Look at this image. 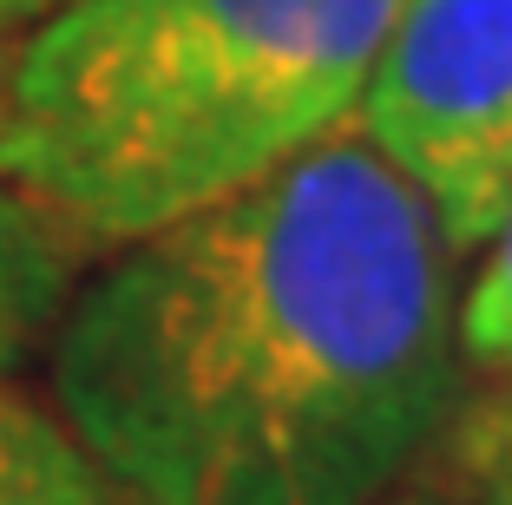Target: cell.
<instances>
[{
  "instance_id": "cell-1",
  "label": "cell",
  "mask_w": 512,
  "mask_h": 505,
  "mask_svg": "<svg viewBox=\"0 0 512 505\" xmlns=\"http://www.w3.org/2000/svg\"><path fill=\"white\" fill-rule=\"evenodd\" d=\"M453 263L348 119L79 276L46 407L119 505H381L467 407Z\"/></svg>"
},
{
  "instance_id": "cell-2",
  "label": "cell",
  "mask_w": 512,
  "mask_h": 505,
  "mask_svg": "<svg viewBox=\"0 0 512 505\" xmlns=\"http://www.w3.org/2000/svg\"><path fill=\"white\" fill-rule=\"evenodd\" d=\"M401 0H73L0 53V184L125 250L355 119Z\"/></svg>"
},
{
  "instance_id": "cell-3",
  "label": "cell",
  "mask_w": 512,
  "mask_h": 505,
  "mask_svg": "<svg viewBox=\"0 0 512 505\" xmlns=\"http://www.w3.org/2000/svg\"><path fill=\"white\" fill-rule=\"evenodd\" d=\"M355 132L473 256L512 204V0H401Z\"/></svg>"
},
{
  "instance_id": "cell-4",
  "label": "cell",
  "mask_w": 512,
  "mask_h": 505,
  "mask_svg": "<svg viewBox=\"0 0 512 505\" xmlns=\"http://www.w3.org/2000/svg\"><path fill=\"white\" fill-rule=\"evenodd\" d=\"M79 276H86V243L0 184V387L33 355H46Z\"/></svg>"
},
{
  "instance_id": "cell-5",
  "label": "cell",
  "mask_w": 512,
  "mask_h": 505,
  "mask_svg": "<svg viewBox=\"0 0 512 505\" xmlns=\"http://www.w3.org/2000/svg\"><path fill=\"white\" fill-rule=\"evenodd\" d=\"M0 505H119L60 414L14 381L0 387Z\"/></svg>"
},
{
  "instance_id": "cell-6",
  "label": "cell",
  "mask_w": 512,
  "mask_h": 505,
  "mask_svg": "<svg viewBox=\"0 0 512 505\" xmlns=\"http://www.w3.org/2000/svg\"><path fill=\"white\" fill-rule=\"evenodd\" d=\"M473 256L480 269L460 289V355L486 381H512V204Z\"/></svg>"
},
{
  "instance_id": "cell-7",
  "label": "cell",
  "mask_w": 512,
  "mask_h": 505,
  "mask_svg": "<svg viewBox=\"0 0 512 505\" xmlns=\"http://www.w3.org/2000/svg\"><path fill=\"white\" fill-rule=\"evenodd\" d=\"M447 440H460V479L467 505H512V381L493 401L460 407Z\"/></svg>"
},
{
  "instance_id": "cell-8",
  "label": "cell",
  "mask_w": 512,
  "mask_h": 505,
  "mask_svg": "<svg viewBox=\"0 0 512 505\" xmlns=\"http://www.w3.org/2000/svg\"><path fill=\"white\" fill-rule=\"evenodd\" d=\"M60 7H73V0H0V33H27Z\"/></svg>"
},
{
  "instance_id": "cell-9",
  "label": "cell",
  "mask_w": 512,
  "mask_h": 505,
  "mask_svg": "<svg viewBox=\"0 0 512 505\" xmlns=\"http://www.w3.org/2000/svg\"><path fill=\"white\" fill-rule=\"evenodd\" d=\"M381 505H467V499H453V492L427 486V479H407V486H401V492H388Z\"/></svg>"
}]
</instances>
